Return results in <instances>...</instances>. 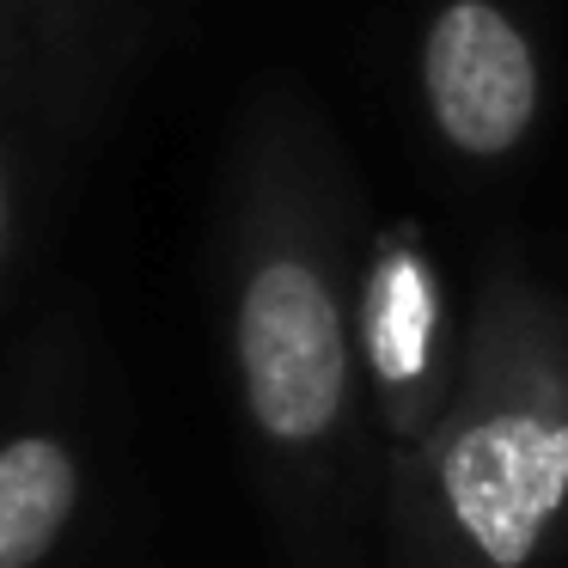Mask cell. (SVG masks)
Instances as JSON below:
<instances>
[{"label":"cell","instance_id":"1","mask_svg":"<svg viewBox=\"0 0 568 568\" xmlns=\"http://www.w3.org/2000/svg\"><path fill=\"white\" fill-rule=\"evenodd\" d=\"M239 373L263 434L306 446L348 397V331L331 282L306 257H270L239 300Z\"/></svg>","mask_w":568,"mask_h":568},{"label":"cell","instance_id":"2","mask_svg":"<svg viewBox=\"0 0 568 568\" xmlns=\"http://www.w3.org/2000/svg\"><path fill=\"white\" fill-rule=\"evenodd\" d=\"M440 495L495 568H519L568 501V416L538 397L477 409L440 446Z\"/></svg>","mask_w":568,"mask_h":568},{"label":"cell","instance_id":"3","mask_svg":"<svg viewBox=\"0 0 568 568\" xmlns=\"http://www.w3.org/2000/svg\"><path fill=\"white\" fill-rule=\"evenodd\" d=\"M434 129L470 160H507L538 123V55L495 0H453L422 43Z\"/></svg>","mask_w":568,"mask_h":568},{"label":"cell","instance_id":"4","mask_svg":"<svg viewBox=\"0 0 568 568\" xmlns=\"http://www.w3.org/2000/svg\"><path fill=\"white\" fill-rule=\"evenodd\" d=\"M74 458L50 434L0 446V568H31L74 514Z\"/></svg>","mask_w":568,"mask_h":568},{"label":"cell","instance_id":"5","mask_svg":"<svg viewBox=\"0 0 568 568\" xmlns=\"http://www.w3.org/2000/svg\"><path fill=\"white\" fill-rule=\"evenodd\" d=\"M367 331H373V361H379L385 379L392 385L416 379L422 361H428V336H434V287L416 251H392L379 263Z\"/></svg>","mask_w":568,"mask_h":568},{"label":"cell","instance_id":"6","mask_svg":"<svg viewBox=\"0 0 568 568\" xmlns=\"http://www.w3.org/2000/svg\"><path fill=\"white\" fill-rule=\"evenodd\" d=\"M0 245H7V178H0Z\"/></svg>","mask_w":568,"mask_h":568}]
</instances>
